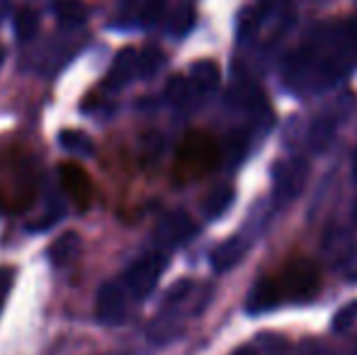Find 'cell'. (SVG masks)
Returning <instances> with one entry per match:
<instances>
[{"mask_svg":"<svg viewBox=\"0 0 357 355\" xmlns=\"http://www.w3.org/2000/svg\"><path fill=\"white\" fill-rule=\"evenodd\" d=\"M219 163V146L209 134L190 132L178 153V173L183 178H195L212 173Z\"/></svg>","mask_w":357,"mask_h":355,"instance_id":"obj_1","label":"cell"},{"mask_svg":"<svg viewBox=\"0 0 357 355\" xmlns=\"http://www.w3.org/2000/svg\"><path fill=\"white\" fill-rule=\"evenodd\" d=\"M275 285H278L280 294L284 292L294 299H309L321 285L319 266L314 261H306V258H296V261L287 263L282 270V278Z\"/></svg>","mask_w":357,"mask_h":355,"instance_id":"obj_2","label":"cell"},{"mask_svg":"<svg viewBox=\"0 0 357 355\" xmlns=\"http://www.w3.org/2000/svg\"><path fill=\"white\" fill-rule=\"evenodd\" d=\"M165 266H168V258L160 251L146 253L144 258L134 261L132 266L127 268V273H124V282H127L129 292L137 299H146L153 292L155 285H158V278L165 270Z\"/></svg>","mask_w":357,"mask_h":355,"instance_id":"obj_3","label":"cell"},{"mask_svg":"<svg viewBox=\"0 0 357 355\" xmlns=\"http://www.w3.org/2000/svg\"><path fill=\"white\" fill-rule=\"evenodd\" d=\"M306 176H309V163L304 158L280 163L275 168V195L280 199H294L304 188Z\"/></svg>","mask_w":357,"mask_h":355,"instance_id":"obj_4","label":"cell"},{"mask_svg":"<svg viewBox=\"0 0 357 355\" xmlns=\"http://www.w3.org/2000/svg\"><path fill=\"white\" fill-rule=\"evenodd\" d=\"M59 176H61V188L68 197L73 199L78 207H88L90 197H93V183H90L88 173L80 166H73V163H66V166L59 168Z\"/></svg>","mask_w":357,"mask_h":355,"instance_id":"obj_5","label":"cell"},{"mask_svg":"<svg viewBox=\"0 0 357 355\" xmlns=\"http://www.w3.org/2000/svg\"><path fill=\"white\" fill-rule=\"evenodd\" d=\"M195 222L185 212H170L168 217L160 219V224L155 227V239L163 246H178V243L188 241L195 234Z\"/></svg>","mask_w":357,"mask_h":355,"instance_id":"obj_6","label":"cell"},{"mask_svg":"<svg viewBox=\"0 0 357 355\" xmlns=\"http://www.w3.org/2000/svg\"><path fill=\"white\" fill-rule=\"evenodd\" d=\"M98 319L107 326L124 319V289L117 282H105L98 289Z\"/></svg>","mask_w":357,"mask_h":355,"instance_id":"obj_7","label":"cell"},{"mask_svg":"<svg viewBox=\"0 0 357 355\" xmlns=\"http://www.w3.org/2000/svg\"><path fill=\"white\" fill-rule=\"evenodd\" d=\"M80 253V236L75 232H66L63 236H59L49 248V258L56 268H66L78 258Z\"/></svg>","mask_w":357,"mask_h":355,"instance_id":"obj_8","label":"cell"},{"mask_svg":"<svg viewBox=\"0 0 357 355\" xmlns=\"http://www.w3.org/2000/svg\"><path fill=\"white\" fill-rule=\"evenodd\" d=\"M134 73H137V52H134V49H122V52L114 56V63L107 73V86L109 88L124 86Z\"/></svg>","mask_w":357,"mask_h":355,"instance_id":"obj_9","label":"cell"},{"mask_svg":"<svg viewBox=\"0 0 357 355\" xmlns=\"http://www.w3.org/2000/svg\"><path fill=\"white\" fill-rule=\"evenodd\" d=\"M280 302V289L275 285V280H260L253 289H250V297H248V312H263V309H273L275 304Z\"/></svg>","mask_w":357,"mask_h":355,"instance_id":"obj_10","label":"cell"},{"mask_svg":"<svg viewBox=\"0 0 357 355\" xmlns=\"http://www.w3.org/2000/svg\"><path fill=\"white\" fill-rule=\"evenodd\" d=\"M245 253V243L241 239H231V241L221 243L219 248L212 253V266L214 270H229L241 261V256Z\"/></svg>","mask_w":357,"mask_h":355,"instance_id":"obj_11","label":"cell"},{"mask_svg":"<svg viewBox=\"0 0 357 355\" xmlns=\"http://www.w3.org/2000/svg\"><path fill=\"white\" fill-rule=\"evenodd\" d=\"M54 13L66 27H78L88 20V5L80 3V0H56Z\"/></svg>","mask_w":357,"mask_h":355,"instance_id":"obj_12","label":"cell"},{"mask_svg":"<svg viewBox=\"0 0 357 355\" xmlns=\"http://www.w3.org/2000/svg\"><path fill=\"white\" fill-rule=\"evenodd\" d=\"M59 144H61V146L66 149L68 153H73V156H80V158L90 156V153L95 151L90 137L85 132H78V129H63L61 137H59Z\"/></svg>","mask_w":357,"mask_h":355,"instance_id":"obj_13","label":"cell"},{"mask_svg":"<svg viewBox=\"0 0 357 355\" xmlns=\"http://www.w3.org/2000/svg\"><path fill=\"white\" fill-rule=\"evenodd\" d=\"M231 202H234V190H231L229 185H219V188H214L212 192L207 195L202 209L209 219H216L219 214H224L226 209H229Z\"/></svg>","mask_w":357,"mask_h":355,"instance_id":"obj_14","label":"cell"},{"mask_svg":"<svg viewBox=\"0 0 357 355\" xmlns=\"http://www.w3.org/2000/svg\"><path fill=\"white\" fill-rule=\"evenodd\" d=\"M219 83V68L212 61H199L197 66L192 68V86L199 90V93H209V90L216 88Z\"/></svg>","mask_w":357,"mask_h":355,"instance_id":"obj_15","label":"cell"},{"mask_svg":"<svg viewBox=\"0 0 357 355\" xmlns=\"http://www.w3.org/2000/svg\"><path fill=\"white\" fill-rule=\"evenodd\" d=\"M163 66V52L158 47H146L142 54H137V71L142 78H151Z\"/></svg>","mask_w":357,"mask_h":355,"instance_id":"obj_16","label":"cell"},{"mask_svg":"<svg viewBox=\"0 0 357 355\" xmlns=\"http://www.w3.org/2000/svg\"><path fill=\"white\" fill-rule=\"evenodd\" d=\"M163 156V137L158 132H146L142 139V161L146 168H153Z\"/></svg>","mask_w":357,"mask_h":355,"instance_id":"obj_17","label":"cell"},{"mask_svg":"<svg viewBox=\"0 0 357 355\" xmlns=\"http://www.w3.org/2000/svg\"><path fill=\"white\" fill-rule=\"evenodd\" d=\"M15 32H17V37L22 39V42H29L32 37H37L39 15L34 13V10H29V8L20 10L17 17H15Z\"/></svg>","mask_w":357,"mask_h":355,"instance_id":"obj_18","label":"cell"},{"mask_svg":"<svg viewBox=\"0 0 357 355\" xmlns=\"http://www.w3.org/2000/svg\"><path fill=\"white\" fill-rule=\"evenodd\" d=\"M355 319H357V299L338 309V314L333 317V331H348Z\"/></svg>","mask_w":357,"mask_h":355,"instance_id":"obj_19","label":"cell"},{"mask_svg":"<svg viewBox=\"0 0 357 355\" xmlns=\"http://www.w3.org/2000/svg\"><path fill=\"white\" fill-rule=\"evenodd\" d=\"M188 88H190V83L185 81V78L175 76V78H170L168 88H165V95H168V100H173V103H183L185 95H188Z\"/></svg>","mask_w":357,"mask_h":355,"instance_id":"obj_20","label":"cell"},{"mask_svg":"<svg viewBox=\"0 0 357 355\" xmlns=\"http://www.w3.org/2000/svg\"><path fill=\"white\" fill-rule=\"evenodd\" d=\"M192 20H195L192 8H183L178 15H175V20H173V32H175V34L190 32V27H192Z\"/></svg>","mask_w":357,"mask_h":355,"instance_id":"obj_21","label":"cell"},{"mask_svg":"<svg viewBox=\"0 0 357 355\" xmlns=\"http://www.w3.org/2000/svg\"><path fill=\"white\" fill-rule=\"evenodd\" d=\"M13 268H0V309H3L5 299H8L10 289H13Z\"/></svg>","mask_w":357,"mask_h":355,"instance_id":"obj_22","label":"cell"},{"mask_svg":"<svg viewBox=\"0 0 357 355\" xmlns=\"http://www.w3.org/2000/svg\"><path fill=\"white\" fill-rule=\"evenodd\" d=\"M190 287H192V282H190V280H183V282H178V285H175V287L168 292V297H165V304H175L178 299H183V297H185V292H188Z\"/></svg>","mask_w":357,"mask_h":355,"instance_id":"obj_23","label":"cell"},{"mask_svg":"<svg viewBox=\"0 0 357 355\" xmlns=\"http://www.w3.org/2000/svg\"><path fill=\"white\" fill-rule=\"evenodd\" d=\"M234 355H255V351H250V348H241V351L234 353Z\"/></svg>","mask_w":357,"mask_h":355,"instance_id":"obj_24","label":"cell"},{"mask_svg":"<svg viewBox=\"0 0 357 355\" xmlns=\"http://www.w3.org/2000/svg\"><path fill=\"white\" fill-rule=\"evenodd\" d=\"M355 173H357V161H355Z\"/></svg>","mask_w":357,"mask_h":355,"instance_id":"obj_25","label":"cell"},{"mask_svg":"<svg viewBox=\"0 0 357 355\" xmlns=\"http://www.w3.org/2000/svg\"><path fill=\"white\" fill-rule=\"evenodd\" d=\"M355 214H357V209H355Z\"/></svg>","mask_w":357,"mask_h":355,"instance_id":"obj_26","label":"cell"}]
</instances>
